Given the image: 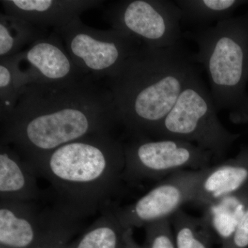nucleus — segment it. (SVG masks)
<instances>
[{
  "instance_id": "obj_8",
  "label": "nucleus",
  "mask_w": 248,
  "mask_h": 248,
  "mask_svg": "<svg viewBox=\"0 0 248 248\" xmlns=\"http://www.w3.org/2000/svg\"><path fill=\"white\" fill-rule=\"evenodd\" d=\"M104 18L116 29L152 48L179 45L182 13L175 1L127 0L112 3Z\"/></svg>"
},
{
  "instance_id": "obj_19",
  "label": "nucleus",
  "mask_w": 248,
  "mask_h": 248,
  "mask_svg": "<svg viewBox=\"0 0 248 248\" xmlns=\"http://www.w3.org/2000/svg\"><path fill=\"white\" fill-rule=\"evenodd\" d=\"M177 248H213V235L203 218L179 210L170 217Z\"/></svg>"
},
{
  "instance_id": "obj_1",
  "label": "nucleus",
  "mask_w": 248,
  "mask_h": 248,
  "mask_svg": "<svg viewBox=\"0 0 248 248\" xmlns=\"http://www.w3.org/2000/svg\"><path fill=\"white\" fill-rule=\"evenodd\" d=\"M88 76L66 86L29 84L14 110L0 118V143L32 164L57 148L119 125L107 85Z\"/></svg>"
},
{
  "instance_id": "obj_18",
  "label": "nucleus",
  "mask_w": 248,
  "mask_h": 248,
  "mask_svg": "<svg viewBox=\"0 0 248 248\" xmlns=\"http://www.w3.org/2000/svg\"><path fill=\"white\" fill-rule=\"evenodd\" d=\"M182 13V20L197 24L219 22L232 17L239 6L246 3L240 0H177Z\"/></svg>"
},
{
  "instance_id": "obj_6",
  "label": "nucleus",
  "mask_w": 248,
  "mask_h": 248,
  "mask_svg": "<svg viewBox=\"0 0 248 248\" xmlns=\"http://www.w3.org/2000/svg\"><path fill=\"white\" fill-rule=\"evenodd\" d=\"M53 30L61 37L77 66L97 80L115 76L142 45L120 31L95 29L80 19Z\"/></svg>"
},
{
  "instance_id": "obj_16",
  "label": "nucleus",
  "mask_w": 248,
  "mask_h": 248,
  "mask_svg": "<svg viewBox=\"0 0 248 248\" xmlns=\"http://www.w3.org/2000/svg\"><path fill=\"white\" fill-rule=\"evenodd\" d=\"M248 207V185L237 193L206 207L204 219L221 244L232 235Z\"/></svg>"
},
{
  "instance_id": "obj_9",
  "label": "nucleus",
  "mask_w": 248,
  "mask_h": 248,
  "mask_svg": "<svg viewBox=\"0 0 248 248\" xmlns=\"http://www.w3.org/2000/svg\"><path fill=\"white\" fill-rule=\"evenodd\" d=\"M208 169L174 173L130 205L115 208L125 230L169 218L184 204L194 202Z\"/></svg>"
},
{
  "instance_id": "obj_15",
  "label": "nucleus",
  "mask_w": 248,
  "mask_h": 248,
  "mask_svg": "<svg viewBox=\"0 0 248 248\" xmlns=\"http://www.w3.org/2000/svg\"><path fill=\"white\" fill-rule=\"evenodd\" d=\"M124 228L115 208L105 209L79 237L63 248H125Z\"/></svg>"
},
{
  "instance_id": "obj_22",
  "label": "nucleus",
  "mask_w": 248,
  "mask_h": 248,
  "mask_svg": "<svg viewBox=\"0 0 248 248\" xmlns=\"http://www.w3.org/2000/svg\"><path fill=\"white\" fill-rule=\"evenodd\" d=\"M145 229V248H177L170 218L150 223Z\"/></svg>"
},
{
  "instance_id": "obj_7",
  "label": "nucleus",
  "mask_w": 248,
  "mask_h": 248,
  "mask_svg": "<svg viewBox=\"0 0 248 248\" xmlns=\"http://www.w3.org/2000/svg\"><path fill=\"white\" fill-rule=\"evenodd\" d=\"M123 181L159 180L184 170L210 167L213 155L189 142L172 139H131L124 143Z\"/></svg>"
},
{
  "instance_id": "obj_20",
  "label": "nucleus",
  "mask_w": 248,
  "mask_h": 248,
  "mask_svg": "<svg viewBox=\"0 0 248 248\" xmlns=\"http://www.w3.org/2000/svg\"><path fill=\"white\" fill-rule=\"evenodd\" d=\"M29 85L19 66V54L0 59V118L14 110Z\"/></svg>"
},
{
  "instance_id": "obj_21",
  "label": "nucleus",
  "mask_w": 248,
  "mask_h": 248,
  "mask_svg": "<svg viewBox=\"0 0 248 248\" xmlns=\"http://www.w3.org/2000/svg\"><path fill=\"white\" fill-rule=\"evenodd\" d=\"M81 219L61 210L53 225L33 248H63L79 228Z\"/></svg>"
},
{
  "instance_id": "obj_2",
  "label": "nucleus",
  "mask_w": 248,
  "mask_h": 248,
  "mask_svg": "<svg viewBox=\"0 0 248 248\" xmlns=\"http://www.w3.org/2000/svg\"><path fill=\"white\" fill-rule=\"evenodd\" d=\"M193 58L179 45H141L107 80L122 125L131 139L148 138L170 113L197 72Z\"/></svg>"
},
{
  "instance_id": "obj_4",
  "label": "nucleus",
  "mask_w": 248,
  "mask_h": 248,
  "mask_svg": "<svg viewBox=\"0 0 248 248\" xmlns=\"http://www.w3.org/2000/svg\"><path fill=\"white\" fill-rule=\"evenodd\" d=\"M186 37L195 41L193 60L203 65L217 110L234 123L248 120V16L232 17Z\"/></svg>"
},
{
  "instance_id": "obj_10",
  "label": "nucleus",
  "mask_w": 248,
  "mask_h": 248,
  "mask_svg": "<svg viewBox=\"0 0 248 248\" xmlns=\"http://www.w3.org/2000/svg\"><path fill=\"white\" fill-rule=\"evenodd\" d=\"M19 66L29 84L66 86L88 76L77 66L55 31L19 53Z\"/></svg>"
},
{
  "instance_id": "obj_24",
  "label": "nucleus",
  "mask_w": 248,
  "mask_h": 248,
  "mask_svg": "<svg viewBox=\"0 0 248 248\" xmlns=\"http://www.w3.org/2000/svg\"><path fill=\"white\" fill-rule=\"evenodd\" d=\"M125 248H145L140 246L133 237V229H127L125 234Z\"/></svg>"
},
{
  "instance_id": "obj_14",
  "label": "nucleus",
  "mask_w": 248,
  "mask_h": 248,
  "mask_svg": "<svg viewBox=\"0 0 248 248\" xmlns=\"http://www.w3.org/2000/svg\"><path fill=\"white\" fill-rule=\"evenodd\" d=\"M37 176L32 165L14 147L0 143V201L31 202L42 200Z\"/></svg>"
},
{
  "instance_id": "obj_13",
  "label": "nucleus",
  "mask_w": 248,
  "mask_h": 248,
  "mask_svg": "<svg viewBox=\"0 0 248 248\" xmlns=\"http://www.w3.org/2000/svg\"><path fill=\"white\" fill-rule=\"evenodd\" d=\"M248 185V147L234 157L209 167L194 202L208 207Z\"/></svg>"
},
{
  "instance_id": "obj_3",
  "label": "nucleus",
  "mask_w": 248,
  "mask_h": 248,
  "mask_svg": "<svg viewBox=\"0 0 248 248\" xmlns=\"http://www.w3.org/2000/svg\"><path fill=\"white\" fill-rule=\"evenodd\" d=\"M31 165L37 175L50 183L56 205L82 219L113 207L125 169L124 143L112 133L93 134Z\"/></svg>"
},
{
  "instance_id": "obj_5",
  "label": "nucleus",
  "mask_w": 248,
  "mask_h": 248,
  "mask_svg": "<svg viewBox=\"0 0 248 248\" xmlns=\"http://www.w3.org/2000/svg\"><path fill=\"white\" fill-rule=\"evenodd\" d=\"M217 111L211 93L196 72L151 137L189 142L222 158L240 135L225 128Z\"/></svg>"
},
{
  "instance_id": "obj_23",
  "label": "nucleus",
  "mask_w": 248,
  "mask_h": 248,
  "mask_svg": "<svg viewBox=\"0 0 248 248\" xmlns=\"http://www.w3.org/2000/svg\"><path fill=\"white\" fill-rule=\"evenodd\" d=\"M220 248H248V207L234 233Z\"/></svg>"
},
{
  "instance_id": "obj_12",
  "label": "nucleus",
  "mask_w": 248,
  "mask_h": 248,
  "mask_svg": "<svg viewBox=\"0 0 248 248\" xmlns=\"http://www.w3.org/2000/svg\"><path fill=\"white\" fill-rule=\"evenodd\" d=\"M4 14L38 27L59 29L80 19L89 10L99 7L102 0H1Z\"/></svg>"
},
{
  "instance_id": "obj_11",
  "label": "nucleus",
  "mask_w": 248,
  "mask_h": 248,
  "mask_svg": "<svg viewBox=\"0 0 248 248\" xmlns=\"http://www.w3.org/2000/svg\"><path fill=\"white\" fill-rule=\"evenodd\" d=\"M37 202L0 201V248H33L61 212L41 211Z\"/></svg>"
},
{
  "instance_id": "obj_17",
  "label": "nucleus",
  "mask_w": 248,
  "mask_h": 248,
  "mask_svg": "<svg viewBox=\"0 0 248 248\" xmlns=\"http://www.w3.org/2000/svg\"><path fill=\"white\" fill-rule=\"evenodd\" d=\"M48 29L6 14L0 15V59L14 56L47 37Z\"/></svg>"
}]
</instances>
